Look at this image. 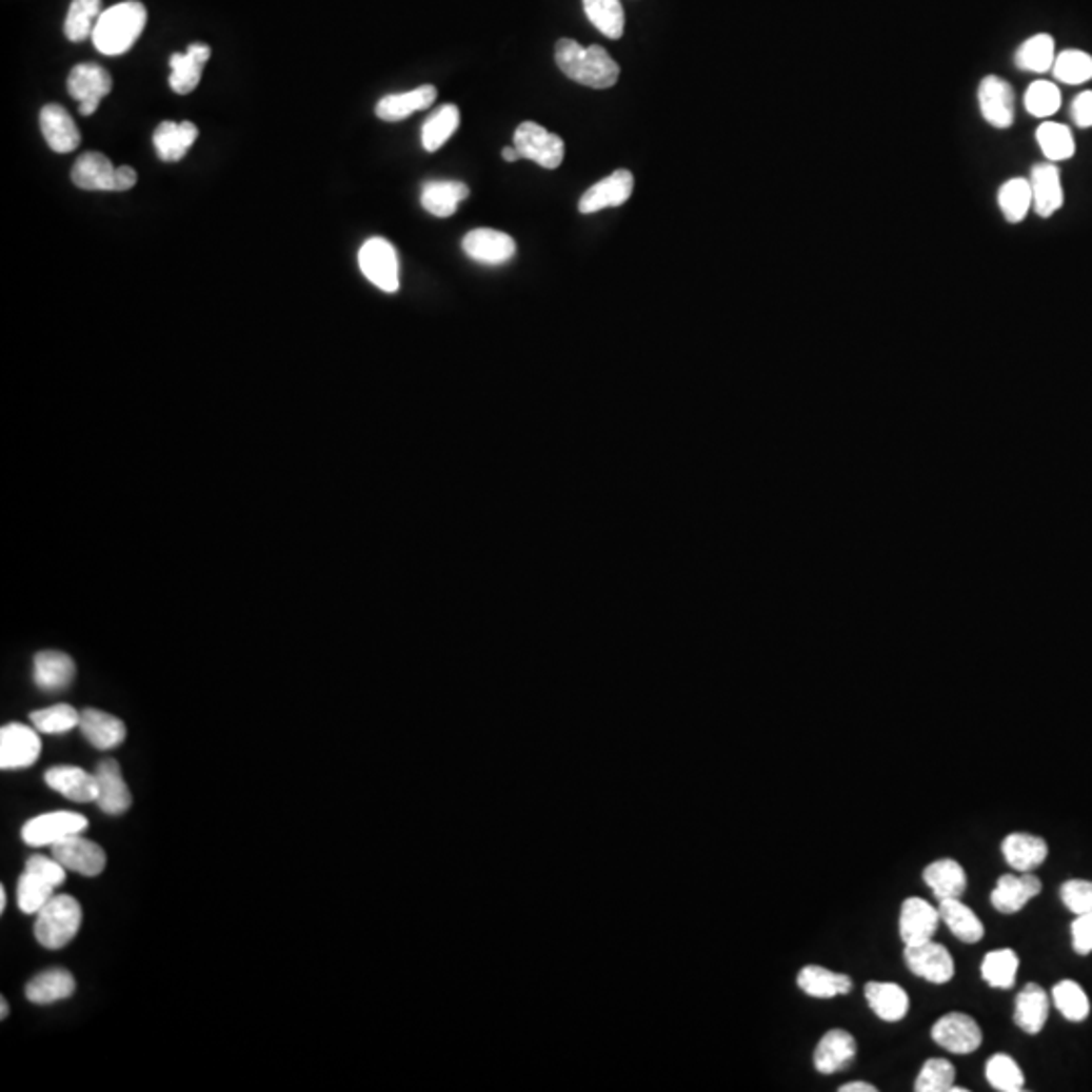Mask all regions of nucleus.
<instances>
[{
  "label": "nucleus",
  "instance_id": "obj_51",
  "mask_svg": "<svg viewBox=\"0 0 1092 1092\" xmlns=\"http://www.w3.org/2000/svg\"><path fill=\"white\" fill-rule=\"evenodd\" d=\"M26 872H33L37 874L39 878H43L45 882L53 885L55 889L61 887L65 882V866L55 860V858H45V856H31L28 862L25 866Z\"/></svg>",
  "mask_w": 1092,
  "mask_h": 1092
},
{
  "label": "nucleus",
  "instance_id": "obj_55",
  "mask_svg": "<svg viewBox=\"0 0 1092 1092\" xmlns=\"http://www.w3.org/2000/svg\"><path fill=\"white\" fill-rule=\"evenodd\" d=\"M839 1092H876V1087L868 1083H848L839 1087Z\"/></svg>",
  "mask_w": 1092,
  "mask_h": 1092
},
{
  "label": "nucleus",
  "instance_id": "obj_33",
  "mask_svg": "<svg viewBox=\"0 0 1092 1092\" xmlns=\"http://www.w3.org/2000/svg\"><path fill=\"white\" fill-rule=\"evenodd\" d=\"M1050 997L1036 984H1028L1016 997V1024L1026 1034H1038L1048 1019Z\"/></svg>",
  "mask_w": 1092,
  "mask_h": 1092
},
{
  "label": "nucleus",
  "instance_id": "obj_41",
  "mask_svg": "<svg viewBox=\"0 0 1092 1092\" xmlns=\"http://www.w3.org/2000/svg\"><path fill=\"white\" fill-rule=\"evenodd\" d=\"M587 19L605 37L619 39L626 28V13L619 0H583Z\"/></svg>",
  "mask_w": 1092,
  "mask_h": 1092
},
{
  "label": "nucleus",
  "instance_id": "obj_48",
  "mask_svg": "<svg viewBox=\"0 0 1092 1092\" xmlns=\"http://www.w3.org/2000/svg\"><path fill=\"white\" fill-rule=\"evenodd\" d=\"M53 890H55L53 885L25 870V874L19 880V890H17L21 911L26 915H39V911L55 896Z\"/></svg>",
  "mask_w": 1092,
  "mask_h": 1092
},
{
  "label": "nucleus",
  "instance_id": "obj_38",
  "mask_svg": "<svg viewBox=\"0 0 1092 1092\" xmlns=\"http://www.w3.org/2000/svg\"><path fill=\"white\" fill-rule=\"evenodd\" d=\"M459 127V110L454 103L441 105L433 112L432 118L423 124L421 142L428 153H437Z\"/></svg>",
  "mask_w": 1092,
  "mask_h": 1092
},
{
  "label": "nucleus",
  "instance_id": "obj_52",
  "mask_svg": "<svg viewBox=\"0 0 1092 1092\" xmlns=\"http://www.w3.org/2000/svg\"><path fill=\"white\" fill-rule=\"evenodd\" d=\"M1072 947L1078 955H1089L1092 951V913L1076 915L1072 922Z\"/></svg>",
  "mask_w": 1092,
  "mask_h": 1092
},
{
  "label": "nucleus",
  "instance_id": "obj_50",
  "mask_svg": "<svg viewBox=\"0 0 1092 1092\" xmlns=\"http://www.w3.org/2000/svg\"><path fill=\"white\" fill-rule=\"evenodd\" d=\"M1060 898L1070 913L1089 915L1092 913L1091 880H1068L1060 889Z\"/></svg>",
  "mask_w": 1092,
  "mask_h": 1092
},
{
  "label": "nucleus",
  "instance_id": "obj_39",
  "mask_svg": "<svg viewBox=\"0 0 1092 1092\" xmlns=\"http://www.w3.org/2000/svg\"><path fill=\"white\" fill-rule=\"evenodd\" d=\"M1056 59L1054 39L1050 35H1036L1024 41L1016 52V65L1021 72L1046 74L1052 70Z\"/></svg>",
  "mask_w": 1092,
  "mask_h": 1092
},
{
  "label": "nucleus",
  "instance_id": "obj_30",
  "mask_svg": "<svg viewBox=\"0 0 1092 1092\" xmlns=\"http://www.w3.org/2000/svg\"><path fill=\"white\" fill-rule=\"evenodd\" d=\"M797 986L803 993L817 997V999H832L836 995H846L854 988V984L848 975L834 973V971L819 966L803 967L797 975Z\"/></svg>",
  "mask_w": 1092,
  "mask_h": 1092
},
{
  "label": "nucleus",
  "instance_id": "obj_24",
  "mask_svg": "<svg viewBox=\"0 0 1092 1092\" xmlns=\"http://www.w3.org/2000/svg\"><path fill=\"white\" fill-rule=\"evenodd\" d=\"M199 138V127L193 122H160L156 127L153 140L158 158L164 162H178L182 160L195 140Z\"/></svg>",
  "mask_w": 1092,
  "mask_h": 1092
},
{
  "label": "nucleus",
  "instance_id": "obj_35",
  "mask_svg": "<svg viewBox=\"0 0 1092 1092\" xmlns=\"http://www.w3.org/2000/svg\"><path fill=\"white\" fill-rule=\"evenodd\" d=\"M940 920L949 927V931L964 942H977L984 939V925L977 915L966 907L959 898H945L939 905Z\"/></svg>",
  "mask_w": 1092,
  "mask_h": 1092
},
{
  "label": "nucleus",
  "instance_id": "obj_26",
  "mask_svg": "<svg viewBox=\"0 0 1092 1092\" xmlns=\"http://www.w3.org/2000/svg\"><path fill=\"white\" fill-rule=\"evenodd\" d=\"M76 678V663L63 654L47 650L35 656V682L45 692L65 690Z\"/></svg>",
  "mask_w": 1092,
  "mask_h": 1092
},
{
  "label": "nucleus",
  "instance_id": "obj_18",
  "mask_svg": "<svg viewBox=\"0 0 1092 1092\" xmlns=\"http://www.w3.org/2000/svg\"><path fill=\"white\" fill-rule=\"evenodd\" d=\"M39 124L47 140V146L52 148L53 153H74L81 142V134L77 130L72 114L59 103H47L41 110Z\"/></svg>",
  "mask_w": 1092,
  "mask_h": 1092
},
{
  "label": "nucleus",
  "instance_id": "obj_36",
  "mask_svg": "<svg viewBox=\"0 0 1092 1092\" xmlns=\"http://www.w3.org/2000/svg\"><path fill=\"white\" fill-rule=\"evenodd\" d=\"M102 13V0H72L63 25L65 37L74 43L92 39Z\"/></svg>",
  "mask_w": 1092,
  "mask_h": 1092
},
{
  "label": "nucleus",
  "instance_id": "obj_43",
  "mask_svg": "<svg viewBox=\"0 0 1092 1092\" xmlns=\"http://www.w3.org/2000/svg\"><path fill=\"white\" fill-rule=\"evenodd\" d=\"M1052 999H1054V1006L1058 1008V1012L1070 1021H1083L1091 1014L1089 995L1072 979H1065V981L1056 984L1052 990Z\"/></svg>",
  "mask_w": 1092,
  "mask_h": 1092
},
{
  "label": "nucleus",
  "instance_id": "obj_31",
  "mask_svg": "<svg viewBox=\"0 0 1092 1092\" xmlns=\"http://www.w3.org/2000/svg\"><path fill=\"white\" fill-rule=\"evenodd\" d=\"M922 878L939 900L961 898L967 889L966 870L953 858H942L937 862L929 863L922 872Z\"/></svg>",
  "mask_w": 1092,
  "mask_h": 1092
},
{
  "label": "nucleus",
  "instance_id": "obj_32",
  "mask_svg": "<svg viewBox=\"0 0 1092 1092\" xmlns=\"http://www.w3.org/2000/svg\"><path fill=\"white\" fill-rule=\"evenodd\" d=\"M1001 852L1006 862L1017 872H1032L1048 858V846L1032 834H1012L1004 839Z\"/></svg>",
  "mask_w": 1092,
  "mask_h": 1092
},
{
  "label": "nucleus",
  "instance_id": "obj_45",
  "mask_svg": "<svg viewBox=\"0 0 1092 1092\" xmlns=\"http://www.w3.org/2000/svg\"><path fill=\"white\" fill-rule=\"evenodd\" d=\"M81 712L70 704H55L43 711L31 712V722L37 731L45 735H61L79 727Z\"/></svg>",
  "mask_w": 1092,
  "mask_h": 1092
},
{
  "label": "nucleus",
  "instance_id": "obj_17",
  "mask_svg": "<svg viewBox=\"0 0 1092 1092\" xmlns=\"http://www.w3.org/2000/svg\"><path fill=\"white\" fill-rule=\"evenodd\" d=\"M634 193V175L626 168L615 171L611 177L593 184L579 201V211L589 215L608 206L626 203Z\"/></svg>",
  "mask_w": 1092,
  "mask_h": 1092
},
{
  "label": "nucleus",
  "instance_id": "obj_6",
  "mask_svg": "<svg viewBox=\"0 0 1092 1092\" xmlns=\"http://www.w3.org/2000/svg\"><path fill=\"white\" fill-rule=\"evenodd\" d=\"M979 112L984 120L993 127H1010L1016 118V94L1014 87L997 76L981 79L977 90Z\"/></svg>",
  "mask_w": 1092,
  "mask_h": 1092
},
{
  "label": "nucleus",
  "instance_id": "obj_49",
  "mask_svg": "<svg viewBox=\"0 0 1092 1092\" xmlns=\"http://www.w3.org/2000/svg\"><path fill=\"white\" fill-rule=\"evenodd\" d=\"M955 1083V1067L945 1058L927 1060L916 1076V1092H949Z\"/></svg>",
  "mask_w": 1092,
  "mask_h": 1092
},
{
  "label": "nucleus",
  "instance_id": "obj_20",
  "mask_svg": "<svg viewBox=\"0 0 1092 1092\" xmlns=\"http://www.w3.org/2000/svg\"><path fill=\"white\" fill-rule=\"evenodd\" d=\"M96 779H98V789H100L96 803L100 806V810L110 815L127 812V808L132 806V793L122 777L120 765L114 759H105L100 762L96 769Z\"/></svg>",
  "mask_w": 1092,
  "mask_h": 1092
},
{
  "label": "nucleus",
  "instance_id": "obj_14",
  "mask_svg": "<svg viewBox=\"0 0 1092 1092\" xmlns=\"http://www.w3.org/2000/svg\"><path fill=\"white\" fill-rule=\"evenodd\" d=\"M1041 882L1038 876L1024 872V874H1004L997 878V885L991 892V905L995 911L1004 915H1014L1026 907L1028 900L1038 896Z\"/></svg>",
  "mask_w": 1092,
  "mask_h": 1092
},
{
  "label": "nucleus",
  "instance_id": "obj_16",
  "mask_svg": "<svg viewBox=\"0 0 1092 1092\" xmlns=\"http://www.w3.org/2000/svg\"><path fill=\"white\" fill-rule=\"evenodd\" d=\"M72 180L81 191L120 193L118 168L102 153L81 154L72 168Z\"/></svg>",
  "mask_w": 1092,
  "mask_h": 1092
},
{
  "label": "nucleus",
  "instance_id": "obj_47",
  "mask_svg": "<svg viewBox=\"0 0 1092 1092\" xmlns=\"http://www.w3.org/2000/svg\"><path fill=\"white\" fill-rule=\"evenodd\" d=\"M1060 103H1063L1060 90L1054 83L1044 81V79L1034 81L1024 96V105H1026L1028 114L1034 118H1040V120L1054 116L1060 110Z\"/></svg>",
  "mask_w": 1092,
  "mask_h": 1092
},
{
  "label": "nucleus",
  "instance_id": "obj_23",
  "mask_svg": "<svg viewBox=\"0 0 1092 1092\" xmlns=\"http://www.w3.org/2000/svg\"><path fill=\"white\" fill-rule=\"evenodd\" d=\"M45 781L57 793L77 803H87L98 799V779L96 773L90 775L79 767H55L45 773Z\"/></svg>",
  "mask_w": 1092,
  "mask_h": 1092
},
{
  "label": "nucleus",
  "instance_id": "obj_1",
  "mask_svg": "<svg viewBox=\"0 0 1092 1092\" xmlns=\"http://www.w3.org/2000/svg\"><path fill=\"white\" fill-rule=\"evenodd\" d=\"M555 57L560 72L591 90H608L619 79V65L599 45L581 47L573 39H559Z\"/></svg>",
  "mask_w": 1092,
  "mask_h": 1092
},
{
  "label": "nucleus",
  "instance_id": "obj_25",
  "mask_svg": "<svg viewBox=\"0 0 1092 1092\" xmlns=\"http://www.w3.org/2000/svg\"><path fill=\"white\" fill-rule=\"evenodd\" d=\"M79 729L96 749H114L126 738V724L120 718L96 709L81 712Z\"/></svg>",
  "mask_w": 1092,
  "mask_h": 1092
},
{
  "label": "nucleus",
  "instance_id": "obj_40",
  "mask_svg": "<svg viewBox=\"0 0 1092 1092\" xmlns=\"http://www.w3.org/2000/svg\"><path fill=\"white\" fill-rule=\"evenodd\" d=\"M1019 959L1012 949H999L986 955L981 964V977L991 988L1010 990L1016 984Z\"/></svg>",
  "mask_w": 1092,
  "mask_h": 1092
},
{
  "label": "nucleus",
  "instance_id": "obj_54",
  "mask_svg": "<svg viewBox=\"0 0 1092 1092\" xmlns=\"http://www.w3.org/2000/svg\"><path fill=\"white\" fill-rule=\"evenodd\" d=\"M138 182V175L132 166H120L118 168V184H120V193L122 191H130L134 184Z\"/></svg>",
  "mask_w": 1092,
  "mask_h": 1092
},
{
  "label": "nucleus",
  "instance_id": "obj_13",
  "mask_svg": "<svg viewBox=\"0 0 1092 1092\" xmlns=\"http://www.w3.org/2000/svg\"><path fill=\"white\" fill-rule=\"evenodd\" d=\"M52 850L55 860L83 876H98L105 868V852L102 848L96 841L79 838V834L53 843Z\"/></svg>",
  "mask_w": 1092,
  "mask_h": 1092
},
{
  "label": "nucleus",
  "instance_id": "obj_29",
  "mask_svg": "<svg viewBox=\"0 0 1092 1092\" xmlns=\"http://www.w3.org/2000/svg\"><path fill=\"white\" fill-rule=\"evenodd\" d=\"M470 197V188L456 180H433L423 186L421 204L435 217L448 219L458 211L459 203Z\"/></svg>",
  "mask_w": 1092,
  "mask_h": 1092
},
{
  "label": "nucleus",
  "instance_id": "obj_10",
  "mask_svg": "<svg viewBox=\"0 0 1092 1092\" xmlns=\"http://www.w3.org/2000/svg\"><path fill=\"white\" fill-rule=\"evenodd\" d=\"M931 1036L940 1048H945L953 1054H971L981 1046V1040H984V1034H981V1028L977 1026V1021L959 1012H953V1014H947L937 1019V1024L931 1030Z\"/></svg>",
  "mask_w": 1092,
  "mask_h": 1092
},
{
  "label": "nucleus",
  "instance_id": "obj_15",
  "mask_svg": "<svg viewBox=\"0 0 1092 1092\" xmlns=\"http://www.w3.org/2000/svg\"><path fill=\"white\" fill-rule=\"evenodd\" d=\"M461 247L468 257L485 265H502L516 255V241L507 233L496 230L470 231L463 237Z\"/></svg>",
  "mask_w": 1092,
  "mask_h": 1092
},
{
  "label": "nucleus",
  "instance_id": "obj_7",
  "mask_svg": "<svg viewBox=\"0 0 1092 1092\" xmlns=\"http://www.w3.org/2000/svg\"><path fill=\"white\" fill-rule=\"evenodd\" d=\"M67 90L70 96L79 102V114L92 116L112 92V77L96 63H81L67 77Z\"/></svg>",
  "mask_w": 1092,
  "mask_h": 1092
},
{
  "label": "nucleus",
  "instance_id": "obj_19",
  "mask_svg": "<svg viewBox=\"0 0 1092 1092\" xmlns=\"http://www.w3.org/2000/svg\"><path fill=\"white\" fill-rule=\"evenodd\" d=\"M856 1040L846 1030H830L821 1036L813 1052V1065L821 1074H834L846 1070L856 1058Z\"/></svg>",
  "mask_w": 1092,
  "mask_h": 1092
},
{
  "label": "nucleus",
  "instance_id": "obj_34",
  "mask_svg": "<svg viewBox=\"0 0 1092 1092\" xmlns=\"http://www.w3.org/2000/svg\"><path fill=\"white\" fill-rule=\"evenodd\" d=\"M76 991V979L67 969H49L26 984V997L33 1004H53L67 999Z\"/></svg>",
  "mask_w": 1092,
  "mask_h": 1092
},
{
  "label": "nucleus",
  "instance_id": "obj_5",
  "mask_svg": "<svg viewBox=\"0 0 1092 1092\" xmlns=\"http://www.w3.org/2000/svg\"><path fill=\"white\" fill-rule=\"evenodd\" d=\"M514 148L522 158H529L547 171L559 168L564 158V142L557 134L538 126L536 122H522L514 132Z\"/></svg>",
  "mask_w": 1092,
  "mask_h": 1092
},
{
  "label": "nucleus",
  "instance_id": "obj_27",
  "mask_svg": "<svg viewBox=\"0 0 1092 1092\" xmlns=\"http://www.w3.org/2000/svg\"><path fill=\"white\" fill-rule=\"evenodd\" d=\"M437 98V90L433 85H421L405 94H391L384 96L377 103V116L384 122H401L415 112L428 110Z\"/></svg>",
  "mask_w": 1092,
  "mask_h": 1092
},
{
  "label": "nucleus",
  "instance_id": "obj_42",
  "mask_svg": "<svg viewBox=\"0 0 1092 1092\" xmlns=\"http://www.w3.org/2000/svg\"><path fill=\"white\" fill-rule=\"evenodd\" d=\"M1036 140L1040 144L1041 153L1050 162H1060L1074 156V138L1070 127L1058 122H1044L1036 132Z\"/></svg>",
  "mask_w": 1092,
  "mask_h": 1092
},
{
  "label": "nucleus",
  "instance_id": "obj_28",
  "mask_svg": "<svg viewBox=\"0 0 1092 1092\" xmlns=\"http://www.w3.org/2000/svg\"><path fill=\"white\" fill-rule=\"evenodd\" d=\"M863 995L872 1012L885 1021H898L909 1014V993L896 984L870 981L863 988Z\"/></svg>",
  "mask_w": 1092,
  "mask_h": 1092
},
{
  "label": "nucleus",
  "instance_id": "obj_58",
  "mask_svg": "<svg viewBox=\"0 0 1092 1092\" xmlns=\"http://www.w3.org/2000/svg\"><path fill=\"white\" fill-rule=\"evenodd\" d=\"M4 907H6V890L0 887V911H4Z\"/></svg>",
  "mask_w": 1092,
  "mask_h": 1092
},
{
  "label": "nucleus",
  "instance_id": "obj_11",
  "mask_svg": "<svg viewBox=\"0 0 1092 1092\" xmlns=\"http://www.w3.org/2000/svg\"><path fill=\"white\" fill-rule=\"evenodd\" d=\"M41 740L37 731L25 724L13 722L0 729V767L2 769H25L39 759Z\"/></svg>",
  "mask_w": 1092,
  "mask_h": 1092
},
{
  "label": "nucleus",
  "instance_id": "obj_53",
  "mask_svg": "<svg viewBox=\"0 0 1092 1092\" xmlns=\"http://www.w3.org/2000/svg\"><path fill=\"white\" fill-rule=\"evenodd\" d=\"M1070 118L1078 127H1092V92H1083L1070 105Z\"/></svg>",
  "mask_w": 1092,
  "mask_h": 1092
},
{
  "label": "nucleus",
  "instance_id": "obj_37",
  "mask_svg": "<svg viewBox=\"0 0 1092 1092\" xmlns=\"http://www.w3.org/2000/svg\"><path fill=\"white\" fill-rule=\"evenodd\" d=\"M999 211L1004 213L1008 223H1021L1028 211L1034 206L1032 186L1028 178H1012L999 186L997 193Z\"/></svg>",
  "mask_w": 1092,
  "mask_h": 1092
},
{
  "label": "nucleus",
  "instance_id": "obj_9",
  "mask_svg": "<svg viewBox=\"0 0 1092 1092\" xmlns=\"http://www.w3.org/2000/svg\"><path fill=\"white\" fill-rule=\"evenodd\" d=\"M905 961L915 975L927 979L929 984L942 986L949 984L955 975V964L951 953L947 951V947L933 940H927L916 947H905Z\"/></svg>",
  "mask_w": 1092,
  "mask_h": 1092
},
{
  "label": "nucleus",
  "instance_id": "obj_4",
  "mask_svg": "<svg viewBox=\"0 0 1092 1092\" xmlns=\"http://www.w3.org/2000/svg\"><path fill=\"white\" fill-rule=\"evenodd\" d=\"M358 265L364 278L382 292L393 294L399 290V257L386 239H369L358 252Z\"/></svg>",
  "mask_w": 1092,
  "mask_h": 1092
},
{
  "label": "nucleus",
  "instance_id": "obj_57",
  "mask_svg": "<svg viewBox=\"0 0 1092 1092\" xmlns=\"http://www.w3.org/2000/svg\"><path fill=\"white\" fill-rule=\"evenodd\" d=\"M6 1014H8V1004H6V999L2 997V999H0V1017L4 1019V1017H6Z\"/></svg>",
  "mask_w": 1092,
  "mask_h": 1092
},
{
  "label": "nucleus",
  "instance_id": "obj_56",
  "mask_svg": "<svg viewBox=\"0 0 1092 1092\" xmlns=\"http://www.w3.org/2000/svg\"><path fill=\"white\" fill-rule=\"evenodd\" d=\"M502 158H504L507 162H516V160H520L522 156H520V153H518L516 148H504V151H502Z\"/></svg>",
  "mask_w": 1092,
  "mask_h": 1092
},
{
  "label": "nucleus",
  "instance_id": "obj_2",
  "mask_svg": "<svg viewBox=\"0 0 1092 1092\" xmlns=\"http://www.w3.org/2000/svg\"><path fill=\"white\" fill-rule=\"evenodd\" d=\"M146 6L138 0L118 2L105 8L92 35V41L98 52L110 57L124 55L134 47L138 37L146 26Z\"/></svg>",
  "mask_w": 1092,
  "mask_h": 1092
},
{
  "label": "nucleus",
  "instance_id": "obj_21",
  "mask_svg": "<svg viewBox=\"0 0 1092 1092\" xmlns=\"http://www.w3.org/2000/svg\"><path fill=\"white\" fill-rule=\"evenodd\" d=\"M1028 180H1030V186H1032L1034 209H1036V213L1040 215L1041 219H1048L1056 211L1063 209L1065 191H1063L1060 171L1052 162L1036 164L1032 168Z\"/></svg>",
  "mask_w": 1092,
  "mask_h": 1092
},
{
  "label": "nucleus",
  "instance_id": "obj_44",
  "mask_svg": "<svg viewBox=\"0 0 1092 1092\" xmlns=\"http://www.w3.org/2000/svg\"><path fill=\"white\" fill-rule=\"evenodd\" d=\"M1052 74L1068 85H1080L1092 79V57L1089 53L1068 49L1056 55Z\"/></svg>",
  "mask_w": 1092,
  "mask_h": 1092
},
{
  "label": "nucleus",
  "instance_id": "obj_46",
  "mask_svg": "<svg viewBox=\"0 0 1092 1092\" xmlns=\"http://www.w3.org/2000/svg\"><path fill=\"white\" fill-rule=\"evenodd\" d=\"M986 1076L995 1091H1024V1074L1016 1060L1008 1054H995L986 1065Z\"/></svg>",
  "mask_w": 1092,
  "mask_h": 1092
},
{
  "label": "nucleus",
  "instance_id": "obj_12",
  "mask_svg": "<svg viewBox=\"0 0 1092 1092\" xmlns=\"http://www.w3.org/2000/svg\"><path fill=\"white\" fill-rule=\"evenodd\" d=\"M939 909L931 907L922 898H907L900 909V939L905 947H916L927 940L933 939V935L939 929Z\"/></svg>",
  "mask_w": 1092,
  "mask_h": 1092
},
{
  "label": "nucleus",
  "instance_id": "obj_22",
  "mask_svg": "<svg viewBox=\"0 0 1092 1092\" xmlns=\"http://www.w3.org/2000/svg\"><path fill=\"white\" fill-rule=\"evenodd\" d=\"M209 57L211 47L204 43H193L186 53L171 55L173 74L168 77V83L173 92H177L178 96L195 92L203 77L204 63L209 61Z\"/></svg>",
  "mask_w": 1092,
  "mask_h": 1092
},
{
  "label": "nucleus",
  "instance_id": "obj_3",
  "mask_svg": "<svg viewBox=\"0 0 1092 1092\" xmlns=\"http://www.w3.org/2000/svg\"><path fill=\"white\" fill-rule=\"evenodd\" d=\"M81 925V907L74 896L57 894L39 911L35 935L47 949H61L76 937Z\"/></svg>",
  "mask_w": 1092,
  "mask_h": 1092
},
{
  "label": "nucleus",
  "instance_id": "obj_8",
  "mask_svg": "<svg viewBox=\"0 0 1092 1092\" xmlns=\"http://www.w3.org/2000/svg\"><path fill=\"white\" fill-rule=\"evenodd\" d=\"M87 828V819L79 813L55 812L39 815L26 821L23 839L28 846H53L61 839L72 838Z\"/></svg>",
  "mask_w": 1092,
  "mask_h": 1092
}]
</instances>
